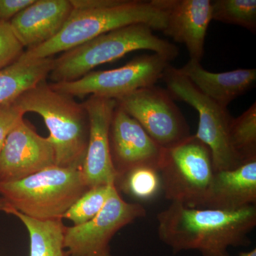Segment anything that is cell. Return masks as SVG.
<instances>
[{
    "label": "cell",
    "instance_id": "cell-1",
    "mask_svg": "<svg viewBox=\"0 0 256 256\" xmlns=\"http://www.w3.org/2000/svg\"><path fill=\"white\" fill-rule=\"evenodd\" d=\"M156 220L160 240L174 254L197 250L202 256H230L229 248L250 245L256 206L226 210L172 203Z\"/></svg>",
    "mask_w": 256,
    "mask_h": 256
},
{
    "label": "cell",
    "instance_id": "cell-2",
    "mask_svg": "<svg viewBox=\"0 0 256 256\" xmlns=\"http://www.w3.org/2000/svg\"><path fill=\"white\" fill-rule=\"evenodd\" d=\"M74 10L60 33L50 41L24 50V60L52 57L112 30L143 24L163 32L168 0H70Z\"/></svg>",
    "mask_w": 256,
    "mask_h": 256
},
{
    "label": "cell",
    "instance_id": "cell-3",
    "mask_svg": "<svg viewBox=\"0 0 256 256\" xmlns=\"http://www.w3.org/2000/svg\"><path fill=\"white\" fill-rule=\"evenodd\" d=\"M25 114H40L50 131L56 165L82 169L89 138V118L84 104L54 90L44 80L24 92L16 100Z\"/></svg>",
    "mask_w": 256,
    "mask_h": 256
},
{
    "label": "cell",
    "instance_id": "cell-4",
    "mask_svg": "<svg viewBox=\"0 0 256 256\" xmlns=\"http://www.w3.org/2000/svg\"><path fill=\"white\" fill-rule=\"evenodd\" d=\"M143 24L112 30L64 52L54 60L52 82H73L92 72L98 66L114 62L136 50H150L172 62L180 54L174 44L160 38Z\"/></svg>",
    "mask_w": 256,
    "mask_h": 256
},
{
    "label": "cell",
    "instance_id": "cell-5",
    "mask_svg": "<svg viewBox=\"0 0 256 256\" xmlns=\"http://www.w3.org/2000/svg\"><path fill=\"white\" fill-rule=\"evenodd\" d=\"M88 190L80 170L56 164L18 181L0 182V196L12 208L38 220H63Z\"/></svg>",
    "mask_w": 256,
    "mask_h": 256
},
{
    "label": "cell",
    "instance_id": "cell-6",
    "mask_svg": "<svg viewBox=\"0 0 256 256\" xmlns=\"http://www.w3.org/2000/svg\"><path fill=\"white\" fill-rule=\"evenodd\" d=\"M158 172L166 200L190 208H203L214 171L210 148L194 134L165 149Z\"/></svg>",
    "mask_w": 256,
    "mask_h": 256
},
{
    "label": "cell",
    "instance_id": "cell-7",
    "mask_svg": "<svg viewBox=\"0 0 256 256\" xmlns=\"http://www.w3.org/2000/svg\"><path fill=\"white\" fill-rule=\"evenodd\" d=\"M166 90L175 99L183 101L198 112V131L194 134L210 148L214 171L234 169L242 164L229 140V127L233 118L203 94L178 68L170 65L162 77Z\"/></svg>",
    "mask_w": 256,
    "mask_h": 256
},
{
    "label": "cell",
    "instance_id": "cell-8",
    "mask_svg": "<svg viewBox=\"0 0 256 256\" xmlns=\"http://www.w3.org/2000/svg\"><path fill=\"white\" fill-rule=\"evenodd\" d=\"M170 60L158 54L139 56L119 68L92 72L73 82H50L54 90L72 96L117 99L142 88L156 85Z\"/></svg>",
    "mask_w": 256,
    "mask_h": 256
},
{
    "label": "cell",
    "instance_id": "cell-9",
    "mask_svg": "<svg viewBox=\"0 0 256 256\" xmlns=\"http://www.w3.org/2000/svg\"><path fill=\"white\" fill-rule=\"evenodd\" d=\"M116 101L164 149L173 148L192 136L188 121L166 89L156 85L142 88Z\"/></svg>",
    "mask_w": 256,
    "mask_h": 256
},
{
    "label": "cell",
    "instance_id": "cell-10",
    "mask_svg": "<svg viewBox=\"0 0 256 256\" xmlns=\"http://www.w3.org/2000/svg\"><path fill=\"white\" fill-rule=\"evenodd\" d=\"M146 216L142 205L124 201L114 186L95 218L82 225L66 226L64 246L70 256H112L110 244L114 236Z\"/></svg>",
    "mask_w": 256,
    "mask_h": 256
},
{
    "label": "cell",
    "instance_id": "cell-11",
    "mask_svg": "<svg viewBox=\"0 0 256 256\" xmlns=\"http://www.w3.org/2000/svg\"><path fill=\"white\" fill-rule=\"evenodd\" d=\"M109 146L118 180L140 166L159 171L165 152L164 148L154 142L138 121L118 104L111 120Z\"/></svg>",
    "mask_w": 256,
    "mask_h": 256
},
{
    "label": "cell",
    "instance_id": "cell-12",
    "mask_svg": "<svg viewBox=\"0 0 256 256\" xmlns=\"http://www.w3.org/2000/svg\"><path fill=\"white\" fill-rule=\"evenodd\" d=\"M88 114L89 138L82 172L88 188L116 185L118 175L112 165L109 146V131L117 101L90 96L84 101Z\"/></svg>",
    "mask_w": 256,
    "mask_h": 256
},
{
    "label": "cell",
    "instance_id": "cell-13",
    "mask_svg": "<svg viewBox=\"0 0 256 256\" xmlns=\"http://www.w3.org/2000/svg\"><path fill=\"white\" fill-rule=\"evenodd\" d=\"M55 164V152L48 138L40 136L23 118L0 151V182L18 181Z\"/></svg>",
    "mask_w": 256,
    "mask_h": 256
},
{
    "label": "cell",
    "instance_id": "cell-14",
    "mask_svg": "<svg viewBox=\"0 0 256 256\" xmlns=\"http://www.w3.org/2000/svg\"><path fill=\"white\" fill-rule=\"evenodd\" d=\"M212 20L210 0H168L166 26L162 32L186 46L190 60L201 63Z\"/></svg>",
    "mask_w": 256,
    "mask_h": 256
},
{
    "label": "cell",
    "instance_id": "cell-15",
    "mask_svg": "<svg viewBox=\"0 0 256 256\" xmlns=\"http://www.w3.org/2000/svg\"><path fill=\"white\" fill-rule=\"evenodd\" d=\"M73 10L70 0H35L10 20V26L24 48L30 50L54 38Z\"/></svg>",
    "mask_w": 256,
    "mask_h": 256
},
{
    "label": "cell",
    "instance_id": "cell-16",
    "mask_svg": "<svg viewBox=\"0 0 256 256\" xmlns=\"http://www.w3.org/2000/svg\"><path fill=\"white\" fill-rule=\"evenodd\" d=\"M256 204V160L214 172L203 208L236 210Z\"/></svg>",
    "mask_w": 256,
    "mask_h": 256
},
{
    "label": "cell",
    "instance_id": "cell-17",
    "mask_svg": "<svg viewBox=\"0 0 256 256\" xmlns=\"http://www.w3.org/2000/svg\"><path fill=\"white\" fill-rule=\"evenodd\" d=\"M178 70L204 95L224 108L252 88L256 80V69L240 68L214 73L204 68L200 62L193 60H188Z\"/></svg>",
    "mask_w": 256,
    "mask_h": 256
},
{
    "label": "cell",
    "instance_id": "cell-18",
    "mask_svg": "<svg viewBox=\"0 0 256 256\" xmlns=\"http://www.w3.org/2000/svg\"><path fill=\"white\" fill-rule=\"evenodd\" d=\"M54 58L18 60L0 70V105L13 102L48 77Z\"/></svg>",
    "mask_w": 256,
    "mask_h": 256
},
{
    "label": "cell",
    "instance_id": "cell-19",
    "mask_svg": "<svg viewBox=\"0 0 256 256\" xmlns=\"http://www.w3.org/2000/svg\"><path fill=\"white\" fill-rule=\"evenodd\" d=\"M6 214L16 216L26 227L30 236V256H70L64 246L63 220H36L11 206Z\"/></svg>",
    "mask_w": 256,
    "mask_h": 256
},
{
    "label": "cell",
    "instance_id": "cell-20",
    "mask_svg": "<svg viewBox=\"0 0 256 256\" xmlns=\"http://www.w3.org/2000/svg\"><path fill=\"white\" fill-rule=\"evenodd\" d=\"M229 140L242 163L256 160V102L236 118H232Z\"/></svg>",
    "mask_w": 256,
    "mask_h": 256
},
{
    "label": "cell",
    "instance_id": "cell-21",
    "mask_svg": "<svg viewBox=\"0 0 256 256\" xmlns=\"http://www.w3.org/2000/svg\"><path fill=\"white\" fill-rule=\"evenodd\" d=\"M212 20L236 25L256 33V0L212 1Z\"/></svg>",
    "mask_w": 256,
    "mask_h": 256
},
{
    "label": "cell",
    "instance_id": "cell-22",
    "mask_svg": "<svg viewBox=\"0 0 256 256\" xmlns=\"http://www.w3.org/2000/svg\"><path fill=\"white\" fill-rule=\"evenodd\" d=\"M133 198L151 200L161 190L159 172L154 168L140 166L128 172L118 180L116 186Z\"/></svg>",
    "mask_w": 256,
    "mask_h": 256
},
{
    "label": "cell",
    "instance_id": "cell-23",
    "mask_svg": "<svg viewBox=\"0 0 256 256\" xmlns=\"http://www.w3.org/2000/svg\"><path fill=\"white\" fill-rule=\"evenodd\" d=\"M116 185L89 188L64 215L74 226L82 225L95 218L105 206Z\"/></svg>",
    "mask_w": 256,
    "mask_h": 256
},
{
    "label": "cell",
    "instance_id": "cell-24",
    "mask_svg": "<svg viewBox=\"0 0 256 256\" xmlns=\"http://www.w3.org/2000/svg\"><path fill=\"white\" fill-rule=\"evenodd\" d=\"M24 52L12 31L10 22L0 20V70L14 63Z\"/></svg>",
    "mask_w": 256,
    "mask_h": 256
},
{
    "label": "cell",
    "instance_id": "cell-25",
    "mask_svg": "<svg viewBox=\"0 0 256 256\" xmlns=\"http://www.w3.org/2000/svg\"><path fill=\"white\" fill-rule=\"evenodd\" d=\"M24 114L16 101L0 105V151L10 133Z\"/></svg>",
    "mask_w": 256,
    "mask_h": 256
},
{
    "label": "cell",
    "instance_id": "cell-26",
    "mask_svg": "<svg viewBox=\"0 0 256 256\" xmlns=\"http://www.w3.org/2000/svg\"><path fill=\"white\" fill-rule=\"evenodd\" d=\"M35 0H0V20L10 22Z\"/></svg>",
    "mask_w": 256,
    "mask_h": 256
},
{
    "label": "cell",
    "instance_id": "cell-27",
    "mask_svg": "<svg viewBox=\"0 0 256 256\" xmlns=\"http://www.w3.org/2000/svg\"><path fill=\"white\" fill-rule=\"evenodd\" d=\"M10 204L3 197L0 196V212H4L5 213L9 210Z\"/></svg>",
    "mask_w": 256,
    "mask_h": 256
},
{
    "label": "cell",
    "instance_id": "cell-28",
    "mask_svg": "<svg viewBox=\"0 0 256 256\" xmlns=\"http://www.w3.org/2000/svg\"><path fill=\"white\" fill-rule=\"evenodd\" d=\"M239 256H256V249L254 248L250 252H242L239 254Z\"/></svg>",
    "mask_w": 256,
    "mask_h": 256
}]
</instances>
